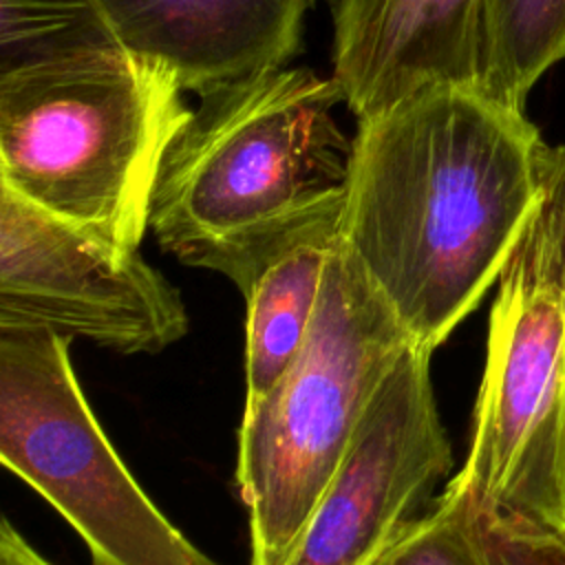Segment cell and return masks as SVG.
I'll list each match as a JSON object with an SVG mask.
<instances>
[{
    "label": "cell",
    "mask_w": 565,
    "mask_h": 565,
    "mask_svg": "<svg viewBox=\"0 0 565 565\" xmlns=\"http://www.w3.org/2000/svg\"><path fill=\"white\" fill-rule=\"evenodd\" d=\"M152 192L150 232L190 267L227 276L265 236L344 188L351 139L333 77L274 68L199 95Z\"/></svg>",
    "instance_id": "7a4b0ae2"
},
{
    "label": "cell",
    "mask_w": 565,
    "mask_h": 565,
    "mask_svg": "<svg viewBox=\"0 0 565 565\" xmlns=\"http://www.w3.org/2000/svg\"><path fill=\"white\" fill-rule=\"evenodd\" d=\"M188 115L179 77L128 49L0 73V185L137 252L163 154Z\"/></svg>",
    "instance_id": "3957f363"
},
{
    "label": "cell",
    "mask_w": 565,
    "mask_h": 565,
    "mask_svg": "<svg viewBox=\"0 0 565 565\" xmlns=\"http://www.w3.org/2000/svg\"><path fill=\"white\" fill-rule=\"evenodd\" d=\"M344 188L263 238L236 267L245 298V402L260 399L302 349L340 243Z\"/></svg>",
    "instance_id": "8fae6325"
},
{
    "label": "cell",
    "mask_w": 565,
    "mask_h": 565,
    "mask_svg": "<svg viewBox=\"0 0 565 565\" xmlns=\"http://www.w3.org/2000/svg\"><path fill=\"white\" fill-rule=\"evenodd\" d=\"M483 0H335L333 82L358 117L428 84L477 88Z\"/></svg>",
    "instance_id": "9c48e42d"
},
{
    "label": "cell",
    "mask_w": 565,
    "mask_h": 565,
    "mask_svg": "<svg viewBox=\"0 0 565 565\" xmlns=\"http://www.w3.org/2000/svg\"><path fill=\"white\" fill-rule=\"evenodd\" d=\"M0 565H53L9 521L0 523Z\"/></svg>",
    "instance_id": "2e32d148"
},
{
    "label": "cell",
    "mask_w": 565,
    "mask_h": 565,
    "mask_svg": "<svg viewBox=\"0 0 565 565\" xmlns=\"http://www.w3.org/2000/svg\"><path fill=\"white\" fill-rule=\"evenodd\" d=\"M468 497V494H466ZM468 527L483 565H565V539L468 499Z\"/></svg>",
    "instance_id": "9a60e30c"
},
{
    "label": "cell",
    "mask_w": 565,
    "mask_h": 565,
    "mask_svg": "<svg viewBox=\"0 0 565 565\" xmlns=\"http://www.w3.org/2000/svg\"><path fill=\"white\" fill-rule=\"evenodd\" d=\"M371 565H483L468 527V497L444 488Z\"/></svg>",
    "instance_id": "5bb4252c"
},
{
    "label": "cell",
    "mask_w": 565,
    "mask_h": 565,
    "mask_svg": "<svg viewBox=\"0 0 565 565\" xmlns=\"http://www.w3.org/2000/svg\"><path fill=\"white\" fill-rule=\"evenodd\" d=\"M126 49L104 0H0V73Z\"/></svg>",
    "instance_id": "4fadbf2b"
},
{
    "label": "cell",
    "mask_w": 565,
    "mask_h": 565,
    "mask_svg": "<svg viewBox=\"0 0 565 565\" xmlns=\"http://www.w3.org/2000/svg\"><path fill=\"white\" fill-rule=\"evenodd\" d=\"M565 57V0H483L477 88L525 110L534 84Z\"/></svg>",
    "instance_id": "7c38bea8"
},
{
    "label": "cell",
    "mask_w": 565,
    "mask_h": 565,
    "mask_svg": "<svg viewBox=\"0 0 565 565\" xmlns=\"http://www.w3.org/2000/svg\"><path fill=\"white\" fill-rule=\"evenodd\" d=\"M497 282L472 437L446 488L565 539V143L543 148Z\"/></svg>",
    "instance_id": "277c9868"
},
{
    "label": "cell",
    "mask_w": 565,
    "mask_h": 565,
    "mask_svg": "<svg viewBox=\"0 0 565 565\" xmlns=\"http://www.w3.org/2000/svg\"><path fill=\"white\" fill-rule=\"evenodd\" d=\"M411 338L342 238L311 331L269 391L243 406L236 488L249 514L252 565H285Z\"/></svg>",
    "instance_id": "5b68a950"
},
{
    "label": "cell",
    "mask_w": 565,
    "mask_h": 565,
    "mask_svg": "<svg viewBox=\"0 0 565 565\" xmlns=\"http://www.w3.org/2000/svg\"><path fill=\"white\" fill-rule=\"evenodd\" d=\"M188 329L179 289L137 252H121L0 185V331L159 353Z\"/></svg>",
    "instance_id": "52a82bcc"
},
{
    "label": "cell",
    "mask_w": 565,
    "mask_h": 565,
    "mask_svg": "<svg viewBox=\"0 0 565 565\" xmlns=\"http://www.w3.org/2000/svg\"><path fill=\"white\" fill-rule=\"evenodd\" d=\"M539 128L479 88L428 84L358 119L340 238L413 344L477 309L541 194Z\"/></svg>",
    "instance_id": "6da1fadb"
},
{
    "label": "cell",
    "mask_w": 565,
    "mask_h": 565,
    "mask_svg": "<svg viewBox=\"0 0 565 565\" xmlns=\"http://www.w3.org/2000/svg\"><path fill=\"white\" fill-rule=\"evenodd\" d=\"M318 0H104L128 51L157 60L183 90L282 68Z\"/></svg>",
    "instance_id": "30bf717a"
},
{
    "label": "cell",
    "mask_w": 565,
    "mask_h": 565,
    "mask_svg": "<svg viewBox=\"0 0 565 565\" xmlns=\"http://www.w3.org/2000/svg\"><path fill=\"white\" fill-rule=\"evenodd\" d=\"M430 355L411 344L393 364L285 565H371L435 501L452 448Z\"/></svg>",
    "instance_id": "ba28073f"
},
{
    "label": "cell",
    "mask_w": 565,
    "mask_h": 565,
    "mask_svg": "<svg viewBox=\"0 0 565 565\" xmlns=\"http://www.w3.org/2000/svg\"><path fill=\"white\" fill-rule=\"evenodd\" d=\"M71 340L0 331V461L84 541L90 565H223L146 494L99 426Z\"/></svg>",
    "instance_id": "8992f818"
}]
</instances>
